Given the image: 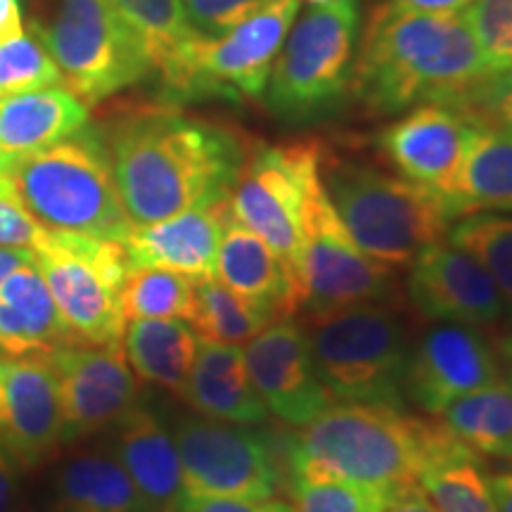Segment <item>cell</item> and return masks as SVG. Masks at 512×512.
I'll return each instance as SVG.
<instances>
[{
	"label": "cell",
	"instance_id": "obj_20",
	"mask_svg": "<svg viewBox=\"0 0 512 512\" xmlns=\"http://www.w3.org/2000/svg\"><path fill=\"white\" fill-rule=\"evenodd\" d=\"M228 200L214 207L188 209L164 221L136 226L119 242L128 268H166L185 278H214L216 254L230 223Z\"/></svg>",
	"mask_w": 512,
	"mask_h": 512
},
{
	"label": "cell",
	"instance_id": "obj_41",
	"mask_svg": "<svg viewBox=\"0 0 512 512\" xmlns=\"http://www.w3.org/2000/svg\"><path fill=\"white\" fill-rule=\"evenodd\" d=\"M463 105L475 107V110L484 112L486 117L496 119L498 124L508 126L512 131V74L494 76V79L482 83Z\"/></svg>",
	"mask_w": 512,
	"mask_h": 512
},
{
	"label": "cell",
	"instance_id": "obj_49",
	"mask_svg": "<svg viewBox=\"0 0 512 512\" xmlns=\"http://www.w3.org/2000/svg\"><path fill=\"white\" fill-rule=\"evenodd\" d=\"M306 3H311V5H325V3H330V0H306Z\"/></svg>",
	"mask_w": 512,
	"mask_h": 512
},
{
	"label": "cell",
	"instance_id": "obj_13",
	"mask_svg": "<svg viewBox=\"0 0 512 512\" xmlns=\"http://www.w3.org/2000/svg\"><path fill=\"white\" fill-rule=\"evenodd\" d=\"M294 271L302 285V309L311 313L380 304L396 292L389 266L375 261L356 245L332 207L325 185L311 200L302 252Z\"/></svg>",
	"mask_w": 512,
	"mask_h": 512
},
{
	"label": "cell",
	"instance_id": "obj_34",
	"mask_svg": "<svg viewBox=\"0 0 512 512\" xmlns=\"http://www.w3.org/2000/svg\"><path fill=\"white\" fill-rule=\"evenodd\" d=\"M195 299V280L166 268H128L121 287L126 323L136 318L188 320Z\"/></svg>",
	"mask_w": 512,
	"mask_h": 512
},
{
	"label": "cell",
	"instance_id": "obj_42",
	"mask_svg": "<svg viewBox=\"0 0 512 512\" xmlns=\"http://www.w3.org/2000/svg\"><path fill=\"white\" fill-rule=\"evenodd\" d=\"M17 463L0 444V512H15L19 501V482H17Z\"/></svg>",
	"mask_w": 512,
	"mask_h": 512
},
{
	"label": "cell",
	"instance_id": "obj_10",
	"mask_svg": "<svg viewBox=\"0 0 512 512\" xmlns=\"http://www.w3.org/2000/svg\"><path fill=\"white\" fill-rule=\"evenodd\" d=\"M320 159L323 145L318 140L256 147L228 197L233 221L252 230L292 266L302 252L311 200L323 188Z\"/></svg>",
	"mask_w": 512,
	"mask_h": 512
},
{
	"label": "cell",
	"instance_id": "obj_26",
	"mask_svg": "<svg viewBox=\"0 0 512 512\" xmlns=\"http://www.w3.org/2000/svg\"><path fill=\"white\" fill-rule=\"evenodd\" d=\"M72 342L34 261L0 283V356H46Z\"/></svg>",
	"mask_w": 512,
	"mask_h": 512
},
{
	"label": "cell",
	"instance_id": "obj_44",
	"mask_svg": "<svg viewBox=\"0 0 512 512\" xmlns=\"http://www.w3.org/2000/svg\"><path fill=\"white\" fill-rule=\"evenodd\" d=\"M24 34L22 0H0V41Z\"/></svg>",
	"mask_w": 512,
	"mask_h": 512
},
{
	"label": "cell",
	"instance_id": "obj_3",
	"mask_svg": "<svg viewBox=\"0 0 512 512\" xmlns=\"http://www.w3.org/2000/svg\"><path fill=\"white\" fill-rule=\"evenodd\" d=\"M470 451L444 422L403 408L332 403L283 446L290 477H339L399 494L439 460Z\"/></svg>",
	"mask_w": 512,
	"mask_h": 512
},
{
	"label": "cell",
	"instance_id": "obj_25",
	"mask_svg": "<svg viewBox=\"0 0 512 512\" xmlns=\"http://www.w3.org/2000/svg\"><path fill=\"white\" fill-rule=\"evenodd\" d=\"M181 396L204 418L264 425L268 408L249 377L245 347L200 339L197 358Z\"/></svg>",
	"mask_w": 512,
	"mask_h": 512
},
{
	"label": "cell",
	"instance_id": "obj_31",
	"mask_svg": "<svg viewBox=\"0 0 512 512\" xmlns=\"http://www.w3.org/2000/svg\"><path fill=\"white\" fill-rule=\"evenodd\" d=\"M278 320L264 306L249 302L216 278L195 283V299L188 323L197 337L219 344H247Z\"/></svg>",
	"mask_w": 512,
	"mask_h": 512
},
{
	"label": "cell",
	"instance_id": "obj_37",
	"mask_svg": "<svg viewBox=\"0 0 512 512\" xmlns=\"http://www.w3.org/2000/svg\"><path fill=\"white\" fill-rule=\"evenodd\" d=\"M463 19L491 76L512 74V0H472Z\"/></svg>",
	"mask_w": 512,
	"mask_h": 512
},
{
	"label": "cell",
	"instance_id": "obj_12",
	"mask_svg": "<svg viewBox=\"0 0 512 512\" xmlns=\"http://www.w3.org/2000/svg\"><path fill=\"white\" fill-rule=\"evenodd\" d=\"M299 15V0H268L228 34L202 36L190 48L181 81L169 100L223 98L261 100L268 74L287 31Z\"/></svg>",
	"mask_w": 512,
	"mask_h": 512
},
{
	"label": "cell",
	"instance_id": "obj_11",
	"mask_svg": "<svg viewBox=\"0 0 512 512\" xmlns=\"http://www.w3.org/2000/svg\"><path fill=\"white\" fill-rule=\"evenodd\" d=\"M176 448L185 496H230L266 501L283 484V446L259 425L183 418Z\"/></svg>",
	"mask_w": 512,
	"mask_h": 512
},
{
	"label": "cell",
	"instance_id": "obj_8",
	"mask_svg": "<svg viewBox=\"0 0 512 512\" xmlns=\"http://www.w3.org/2000/svg\"><path fill=\"white\" fill-rule=\"evenodd\" d=\"M306 337L332 399L403 408L411 347L392 311L361 304L311 313Z\"/></svg>",
	"mask_w": 512,
	"mask_h": 512
},
{
	"label": "cell",
	"instance_id": "obj_27",
	"mask_svg": "<svg viewBox=\"0 0 512 512\" xmlns=\"http://www.w3.org/2000/svg\"><path fill=\"white\" fill-rule=\"evenodd\" d=\"M53 512H147L136 484L114 456L79 453L50 482Z\"/></svg>",
	"mask_w": 512,
	"mask_h": 512
},
{
	"label": "cell",
	"instance_id": "obj_24",
	"mask_svg": "<svg viewBox=\"0 0 512 512\" xmlns=\"http://www.w3.org/2000/svg\"><path fill=\"white\" fill-rule=\"evenodd\" d=\"M114 427V458L136 484L147 512H176L185 489L174 434L166 430L155 411L140 403Z\"/></svg>",
	"mask_w": 512,
	"mask_h": 512
},
{
	"label": "cell",
	"instance_id": "obj_38",
	"mask_svg": "<svg viewBox=\"0 0 512 512\" xmlns=\"http://www.w3.org/2000/svg\"><path fill=\"white\" fill-rule=\"evenodd\" d=\"M46 226L27 209L10 174H0V247L34 249Z\"/></svg>",
	"mask_w": 512,
	"mask_h": 512
},
{
	"label": "cell",
	"instance_id": "obj_47",
	"mask_svg": "<svg viewBox=\"0 0 512 512\" xmlns=\"http://www.w3.org/2000/svg\"><path fill=\"white\" fill-rule=\"evenodd\" d=\"M489 486L498 512H512V472H498L489 477Z\"/></svg>",
	"mask_w": 512,
	"mask_h": 512
},
{
	"label": "cell",
	"instance_id": "obj_23",
	"mask_svg": "<svg viewBox=\"0 0 512 512\" xmlns=\"http://www.w3.org/2000/svg\"><path fill=\"white\" fill-rule=\"evenodd\" d=\"M214 278L275 318H292L304 306L302 285L290 261L233 219L223 230Z\"/></svg>",
	"mask_w": 512,
	"mask_h": 512
},
{
	"label": "cell",
	"instance_id": "obj_28",
	"mask_svg": "<svg viewBox=\"0 0 512 512\" xmlns=\"http://www.w3.org/2000/svg\"><path fill=\"white\" fill-rule=\"evenodd\" d=\"M126 361L140 380L181 394L200 349V337L183 318L128 320L121 337Z\"/></svg>",
	"mask_w": 512,
	"mask_h": 512
},
{
	"label": "cell",
	"instance_id": "obj_2",
	"mask_svg": "<svg viewBox=\"0 0 512 512\" xmlns=\"http://www.w3.org/2000/svg\"><path fill=\"white\" fill-rule=\"evenodd\" d=\"M494 79L463 15L377 5L358 41L351 93L370 112L399 114L422 102H465Z\"/></svg>",
	"mask_w": 512,
	"mask_h": 512
},
{
	"label": "cell",
	"instance_id": "obj_40",
	"mask_svg": "<svg viewBox=\"0 0 512 512\" xmlns=\"http://www.w3.org/2000/svg\"><path fill=\"white\" fill-rule=\"evenodd\" d=\"M176 512H294L292 503L280 501L278 496L266 501L230 496H183Z\"/></svg>",
	"mask_w": 512,
	"mask_h": 512
},
{
	"label": "cell",
	"instance_id": "obj_30",
	"mask_svg": "<svg viewBox=\"0 0 512 512\" xmlns=\"http://www.w3.org/2000/svg\"><path fill=\"white\" fill-rule=\"evenodd\" d=\"M444 425L475 453L512 460V380L498 377L446 408Z\"/></svg>",
	"mask_w": 512,
	"mask_h": 512
},
{
	"label": "cell",
	"instance_id": "obj_22",
	"mask_svg": "<svg viewBox=\"0 0 512 512\" xmlns=\"http://www.w3.org/2000/svg\"><path fill=\"white\" fill-rule=\"evenodd\" d=\"M470 110L472 128L465 159L444 200L448 221L512 211V131L475 107Z\"/></svg>",
	"mask_w": 512,
	"mask_h": 512
},
{
	"label": "cell",
	"instance_id": "obj_9",
	"mask_svg": "<svg viewBox=\"0 0 512 512\" xmlns=\"http://www.w3.org/2000/svg\"><path fill=\"white\" fill-rule=\"evenodd\" d=\"M31 252L76 342L121 344L126 330L121 287L128 264L119 242L46 228Z\"/></svg>",
	"mask_w": 512,
	"mask_h": 512
},
{
	"label": "cell",
	"instance_id": "obj_21",
	"mask_svg": "<svg viewBox=\"0 0 512 512\" xmlns=\"http://www.w3.org/2000/svg\"><path fill=\"white\" fill-rule=\"evenodd\" d=\"M88 126V105L67 86L0 98V174Z\"/></svg>",
	"mask_w": 512,
	"mask_h": 512
},
{
	"label": "cell",
	"instance_id": "obj_7",
	"mask_svg": "<svg viewBox=\"0 0 512 512\" xmlns=\"http://www.w3.org/2000/svg\"><path fill=\"white\" fill-rule=\"evenodd\" d=\"M361 27V0L311 5L294 19L261 95L266 110L290 126L339 110L351 88Z\"/></svg>",
	"mask_w": 512,
	"mask_h": 512
},
{
	"label": "cell",
	"instance_id": "obj_33",
	"mask_svg": "<svg viewBox=\"0 0 512 512\" xmlns=\"http://www.w3.org/2000/svg\"><path fill=\"white\" fill-rule=\"evenodd\" d=\"M446 240L489 271L501 292L505 316L512 323V211L510 214H470L448 228Z\"/></svg>",
	"mask_w": 512,
	"mask_h": 512
},
{
	"label": "cell",
	"instance_id": "obj_46",
	"mask_svg": "<svg viewBox=\"0 0 512 512\" xmlns=\"http://www.w3.org/2000/svg\"><path fill=\"white\" fill-rule=\"evenodd\" d=\"M34 261V252L22 247H0V283H3L8 275H12L17 268L27 266Z\"/></svg>",
	"mask_w": 512,
	"mask_h": 512
},
{
	"label": "cell",
	"instance_id": "obj_35",
	"mask_svg": "<svg viewBox=\"0 0 512 512\" xmlns=\"http://www.w3.org/2000/svg\"><path fill=\"white\" fill-rule=\"evenodd\" d=\"M294 512H387L392 494L339 477H290Z\"/></svg>",
	"mask_w": 512,
	"mask_h": 512
},
{
	"label": "cell",
	"instance_id": "obj_36",
	"mask_svg": "<svg viewBox=\"0 0 512 512\" xmlns=\"http://www.w3.org/2000/svg\"><path fill=\"white\" fill-rule=\"evenodd\" d=\"M48 86H62V74L31 31L0 41V98Z\"/></svg>",
	"mask_w": 512,
	"mask_h": 512
},
{
	"label": "cell",
	"instance_id": "obj_16",
	"mask_svg": "<svg viewBox=\"0 0 512 512\" xmlns=\"http://www.w3.org/2000/svg\"><path fill=\"white\" fill-rule=\"evenodd\" d=\"M245 361L268 413L287 425H309L335 403L313 366L306 330L294 318L273 320L249 339Z\"/></svg>",
	"mask_w": 512,
	"mask_h": 512
},
{
	"label": "cell",
	"instance_id": "obj_1",
	"mask_svg": "<svg viewBox=\"0 0 512 512\" xmlns=\"http://www.w3.org/2000/svg\"><path fill=\"white\" fill-rule=\"evenodd\" d=\"M102 138L121 204L136 226L226 202L247 159L238 133L190 117L174 102L131 107Z\"/></svg>",
	"mask_w": 512,
	"mask_h": 512
},
{
	"label": "cell",
	"instance_id": "obj_17",
	"mask_svg": "<svg viewBox=\"0 0 512 512\" xmlns=\"http://www.w3.org/2000/svg\"><path fill=\"white\" fill-rule=\"evenodd\" d=\"M498 377L501 358L472 325L441 323L411 349L406 396L422 411L441 415L460 396Z\"/></svg>",
	"mask_w": 512,
	"mask_h": 512
},
{
	"label": "cell",
	"instance_id": "obj_6",
	"mask_svg": "<svg viewBox=\"0 0 512 512\" xmlns=\"http://www.w3.org/2000/svg\"><path fill=\"white\" fill-rule=\"evenodd\" d=\"M19 197L50 230L121 242L131 230L105 138L91 126L10 171Z\"/></svg>",
	"mask_w": 512,
	"mask_h": 512
},
{
	"label": "cell",
	"instance_id": "obj_4",
	"mask_svg": "<svg viewBox=\"0 0 512 512\" xmlns=\"http://www.w3.org/2000/svg\"><path fill=\"white\" fill-rule=\"evenodd\" d=\"M320 176L337 216L358 247L384 266H411L422 249L444 242L448 216L430 190L361 159L328 157Z\"/></svg>",
	"mask_w": 512,
	"mask_h": 512
},
{
	"label": "cell",
	"instance_id": "obj_15",
	"mask_svg": "<svg viewBox=\"0 0 512 512\" xmlns=\"http://www.w3.org/2000/svg\"><path fill=\"white\" fill-rule=\"evenodd\" d=\"M472 110L456 102H422L377 133L375 145L401 178L444 204L470 140Z\"/></svg>",
	"mask_w": 512,
	"mask_h": 512
},
{
	"label": "cell",
	"instance_id": "obj_14",
	"mask_svg": "<svg viewBox=\"0 0 512 512\" xmlns=\"http://www.w3.org/2000/svg\"><path fill=\"white\" fill-rule=\"evenodd\" d=\"M62 406V444L114 427L138 406V380L121 344L72 342L50 351Z\"/></svg>",
	"mask_w": 512,
	"mask_h": 512
},
{
	"label": "cell",
	"instance_id": "obj_39",
	"mask_svg": "<svg viewBox=\"0 0 512 512\" xmlns=\"http://www.w3.org/2000/svg\"><path fill=\"white\" fill-rule=\"evenodd\" d=\"M190 24L202 36L216 38L245 22L249 15L264 8L268 0H181Z\"/></svg>",
	"mask_w": 512,
	"mask_h": 512
},
{
	"label": "cell",
	"instance_id": "obj_29",
	"mask_svg": "<svg viewBox=\"0 0 512 512\" xmlns=\"http://www.w3.org/2000/svg\"><path fill=\"white\" fill-rule=\"evenodd\" d=\"M128 19L164 83V100L171 98L181 81L190 48L202 34L190 24L181 0H114Z\"/></svg>",
	"mask_w": 512,
	"mask_h": 512
},
{
	"label": "cell",
	"instance_id": "obj_48",
	"mask_svg": "<svg viewBox=\"0 0 512 512\" xmlns=\"http://www.w3.org/2000/svg\"><path fill=\"white\" fill-rule=\"evenodd\" d=\"M498 358H501V363H505V368H508L510 380H512V335L503 337L501 342H498Z\"/></svg>",
	"mask_w": 512,
	"mask_h": 512
},
{
	"label": "cell",
	"instance_id": "obj_45",
	"mask_svg": "<svg viewBox=\"0 0 512 512\" xmlns=\"http://www.w3.org/2000/svg\"><path fill=\"white\" fill-rule=\"evenodd\" d=\"M394 3L406 5L420 12H439V15H460L472 0H394Z\"/></svg>",
	"mask_w": 512,
	"mask_h": 512
},
{
	"label": "cell",
	"instance_id": "obj_43",
	"mask_svg": "<svg viewBox=\"0 0 512 512\" xmlns=\"http://www.w3.org/2000/svg\"><path fill=\"white\" fill-rule=\"evenodd\" d=\"M387 512H439L434 508L430 498L422 491L420 484L408 486V489L399 491L392 496V501L387 505Z\"/></svg>",
	"mask_w": 512,
	"mask_h": 512
},
{
	"label": "cell",
	"instance_id": "obj_18",
	"mask_svg": "<svg viewBox=\"0 0 512 512\" xmlns=\"http://www.w3.org/2000/svg\"><path fill=\"white\" fill-rule=\"evenodd\" d=\"M62 406L48 356H0V444L19 467L41 465L62 444Z\"/></svg>",
	"mask_w": 512,
	"mask_h": 512
},
{
	"label": "cell",
	"instance_id": "obj_5",
	"mask_svg": "<svg viewBox=\"0 0 512 512\" xmlns=\"http://www.w3.org/2000/svg\"><path fill=\"white\" fill-rule=\"evenodd\" d=\"M29 31L55 60L64 86L86 105L155 72L145 43L114 0H31Z\"/></svg>",
	"mask_w": 512,
	"mask_h": 512
},
{
	"label": "cell",
	"instance_id": "obj_19",
	"mask_svg": "<svg viewBox=\"0 0 512 512\" xmlns=\"http://www.w3.org/2000/svg\"><path fill=\"white\" fill-rule=\"evenodd\" d=\"M408 297L422 316L441 323L491 325L503 318L501 292L489 271L465 249L434 242L415 256Z\"/></svg>",
	"mask_w": 512,
	"mask_h": 512
},
{
	"label": "cell",
	"instance_id": "obj_32",
	"mask_svg": "<svg viewBox=\"0 0 512 512\" xmlns=\"http://www.w3.org/2000/svg\"><path fill=\"white\" fill-rule=\"evenodd\" d=\"M420 486L439 512H498L489 477L472 448L427 467Z\"/></svg>",
	"mask_w": 512,
	"mask_h": 512
}]
</instances>
